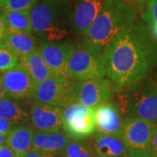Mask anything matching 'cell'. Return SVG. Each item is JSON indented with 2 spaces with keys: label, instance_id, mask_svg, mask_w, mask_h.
Returning <instances> with one entry per match:
<instances>
[{
  "label": "cell",
  "instance_id": "cell-1",
  "mask_svg": "<svg viewBox=\"0 0 157 157\" xmlns=\"http://www.w3.org/2000/svg\"><path fill=\"white\" fill-rule=\"evenodd\" d=\"M157 56V44L146 24L135 22L124 30L104 52L106 78L120 92L146 78Z\"/></svg>",
  "mask_w": 157,
  "mask_h": 157
},
{
  "label": "cell",
  "instance_id": "cell-2",
  "mask_svg": "<svg viewBox=\"0 0 157 157\" xmlns=\"http://www.w3.org/2000/svg\"><path fill=\"white\" fill-rule=\"evenodd\" d=\"M137 8L124 0H106L100 14L83 35L82 44L104 55L113 39L136 22Z\"/></svg>",
  "mask_w": 157,
  "mask_h": 157
},
{
  "label": "cell",
  "instance_id": "cell-3",
  "mask_svg": "<svg viewBox=\"0 0 157 157\" xmlns=\"http://www.w3.org/2000/svg\"><path fill=\"white\" fill-rule=\"evenodd\" d=\"M71 10L67 0H42L31 12L33 33L44 41L63 39L71 28Z\"/></svg>",
  "mask_w": 157,
  "mask_h": 157
},
{
  "label": "cell",
  "instance_id": "cell-4",
  "mask_svg": "<svg viewBox=\"0 0 157 157\" xmlns=\"http://www.w3.org/2000/svg\"><path fill=\"white\" fill-rule=\"evenodd\" d=\"M116 105L125 118L135 117L157 124V85L141 80L118 92Z\"/></svg>",
  "mask_w": 157,
  "mask_h": 157
},
{
  "label": "cell",
  "instance_id": "cell-5",
  "mask_svg": "<svg viewBox=\"0 0 157 157\" xmlns=\"http://www.w3.org/2000/svg\"><path fill=\"white\" fill-rule=\"evenodd\" d=\"M68 74L72 79L79 82L106 78L104 55L81 44L74 49L71 57Z\"/></svg>",
  "mask_w": 157,
  "mask_h": 157
},
{
  "label": "cell",
  "instance_id": "cell-6",
  "mask_svg": "<svg viewBox=\"0 0 157 157\" xmlns=\"http://www.w3.org/2000/svg\"><path fill=\"white\" fill-rule=\"evenodd\" d=\"M78 82L71 78L51 77L39 83L34 92L38 103L64 107L77 102Z\"/></svg>",
  "mask_w": 157,
  "mask_h": 157
},
{
  "label": "cell",
  "instance_id": "cell-7",
  "mask_svg": "<svg viewBox=\"0 0 157 157\" xmlns=\"http://www.w3.org/2000/svg\"><path fill=\"white\" fill-rule=\"evenodd\" d=\"M62 128L72 139H85L96 131L95 108L79 102L61 107Z\"/></svg>",
  "mask_w": 157,
  "mask_h": 157
},
{
  "label": "cell",
  "instance_id": "cell-8",
  "mask_svg": "<svg viewBox=\"0 0 157 157\" xmlns=\"http://www.w3.org/2000/svg\"><path fill=\"white\" fill-rule=\"evenodd\" d=\"M156 125L140 118L124 119L121 137L128 147L130 157H145L153 154L151 141Z\"/></svg>",
  "mask_w": 157,
  "mask_h": 157
},
{
  "label": "cell",
  "instance_id": "cell-9",
  "mask_svg": "<svg viewBox=\"0 0 157 157\" xmlns=\"http://www.w3.org/2000/svg\"><path fill=\"white\" fill-rule=\"evenodd\" d=\"M0 79L7 95L14 100L34 96L36 84L28 70L20 63L5 73H0Z\"/></svg>",
  "mask_w": 157,
  "mask_h": 157
},
{
  "label": "cell",
  "instance_id": "cell-10",
  "mask_svg": "<svg viewBox=\"0 0 157 157\" xmlns=\"http://www.w3.org/2000/svg\"><path fill=\"white\" fill-rule=\"evenodd\" d=\"M39 50L46 64L52 71L54 77L70 78L68 65L74 52V47L71 43L43 41L39 45Z\"/></svg>",
  "mask_w": 157,
  "mask_h": 157
},
{
  "label": "cell",
  "instance_id": "cell-11",
  "mask_svg": "<svg viewBox=\"0 0 157 157\" xmlns=\"http://www.w3.org/2000/svg\"><path fill=\"white\" fill-rule=\"evenodd\" d=\"M113 94L107 78L78 82L77 101L86 107L96 108L111 101Z\"/></svg>",
  "mask_w": 157,
  "mask_h": 157
},
{
  "label": "cell",
  "instance_id": "cell-12",
  "mask_svg": "<svg viewBox=\"0 0 157 157\" xmlns=\"http://www.w3.org/2000/svg\"><path fill=\"white\" fill-rule=\"evenodd\" d=\"M106 0H74L71 10V29L84 35L100 14Z\"/></svg>",
  "mask_w": 157,
  "mask_h": 157
},
{
  "label": "cell",
  "instance_id": "cell-13",
  "mask_svg": "<svg viewBox=\"0 0 157 157\" xmlns=\"http://www.w3.org/2000/svg\"><path fill=\"white\" fill-rule=\"evenodd\" d=\"M33 127L39 132H57L62 128L61 107L36 102L30 110Z\"/></svg>",
  "mask_w": 157,
  "mask_h": 157
},
{
  "label": "cell",
  "instance_id": "cell-14",
  "mask_svg": "<svg viewBox=\"0 0 157 157\" xmlns=\"http://www.w3.org/2000/svg\"><path fill=\"white\" fill-rule=\"evenodd\" d=\"M96 132L105 135H121L124 120L114 101H108L95 108Z\"/></svg>",
  "mask_w": 157,
  "mask_h": 157
},
{
  "label": "cell",
  "instance_id": "cell-15",
  "mask_svg": "<svg viewBox=\"0 0 157 157\" xmlns=\"http://www.w3.org/2000/svg\"><path fill=\"white\" fill-rule=\"evenodd\" d=\"M89 145L94 157H130L121 135L96 133Z\"/></svg>",
  "mask_w": 157,
  "mask_h": 157
},
{
  "label": "cell",
  "instance_id": "cell-16",
  "mask_svg": "<svg viewBox=\"0 0 157 157\" xmlns=\"http://www.w3.org/2000/svg\"><path fill=\"white\" fill-rule=\"evenodd\" d=\"M71 137L65 131L36 132L34 134L33 149L59 155L64 154Z\"/></svg>",
  "mask_w": 157,
  "mask_h": 157
},
{
  "label": "cell",
  "instance_id": "cell-17",
  "mask_svg": "<svg viewBox=\"0 0 157 157\" xmlns=\"http://www.w3.org/2000/svg\"><path fill=\"white\" fill-rule=\"evenodd\" d=\"M19 63L28 70L36 86L44 80L53 76V73L45 61L39 48L31 53L19 57Z\"/></svg>",
  "mask_w": 157,
  "mask_h": 157
},
{
  "label": "cell",
  "instance_id": "cell-18",
  "mask_svg": "<svg viewBox=\"0 0 157 157\" xmlns=\"http://www.w3.org/2000/svg\"><path fill=\"white\" fill-rule=\"evenodd\" d=\"M34 134L33 129L28 126H17L7 135L6 145L18 157H25L33 149Z\"/></svg>",
  "mask_w": 157,
  "mask_h": 157
},
{
  "label": "cell",
  "instance_id": "cell-19",
  "mask_svg": "<svg viewBox=\"0 0 157 157\" xmlns=\"http://www.w3.org/2000/svg\"><path fill=\"white\" fill-rule=\"evenodd\" d=\"M4 45L9 47L18 57H23L38 49V41L33 33H8Z\"/></svg>",
  "mask_w": 157,
  "mask_h": 157
},
{
  "label": "cell",
  "instance_id": "cell-20",
  "mask_svg": "<svg viewBox=\"0 0 157 157\" xmlns=\"http://www.w3.org/2000/svg\"><path fill=\"white\" fill-rule=\"evenodd\" d=\"M31 11H11L3 12L8 33H33Z\"/></svg>",
  "mask_w": 157,
  "mask_h": 157
},
{
  "label": "cell",
  "instance_id": "cell-21",
  "mask_svg": "<svg viewBox=\"0 0 157 157\" xmlns=\"http://www.w3.org/2000/svg\"><path fill=\"white\" fill-rule=\"evenodd\" d=\"M0 117L8 120L17 126L28 123L30 114L14 101L6 98L0 101Z\"/></svg>",
  "mask_w": 157,
  "mask_h": 157
},
{
  "label": "cell",
  "instance_id": "cell-22",
  "mask_svg": "<svg viewBox=\"0 0 157 157\" xmlns=\"http://www.w3.org/2000/svg\"><path fill=\"white\" fill-rule=\"evenodd\" d=\"M64 157H94L89 143L82 139H71Z\"/></svg>",
  "mask_w": 157,
  "mask_h": 157
},
{
  "label": "cell",
  "instance_id": "cell-23",
  "mask_svg": "<svg viewBox=\"0 0 157 157\" xmlns=\"http://www.w3.org/2000/svg\"><path fill=\"white\" fill-rule=\"evenodd\" d=\"M142 19L157 44V0H150L146 11L142 14Z\"/></svg>",
  "mask_w": 157,
  "mask_h": 157
},
{
  "label": "cell",
  "instance_id": "cell-24",
  "mask_svg": "<svg viewBox=\"0 0 157 157\" xmlns=\"http://www.w3.org/2000/svg\"><path fill=\"white\" fill-rule=\"evenodd\" d=\"M19 57L6 45H0V73L10 70L17 65Z\"/></svg>",
  "mask_w": 157,
  "mask_h": 157
},
{
  "label": "cell",
  "instance_id": "cell-25",
  "mask_svg": "<svg viewBox=\"0 0 157 157\" xmlns=\"http://www.w3.org/2000/svg\"><path fill=\"white\" fill-rule=\"evenodd\" d=\"M39 0H1L3 12L11 11H33Z\"/></svg>",
  "mask_w": 157,
  "mask_h": 157
},
{
  "label": "cell",
  "instance_id": "cell-26",
  "mask_svg": "<svg viewBox=\"0 0 157 157\" xmlns=\"http://www.w3.org/2000/svg\"><path fill=\"white\" fill-rule=\"evenodd\" d=\"M15 127H17V125H15L13 122L0 117V133L8 135Z\"/></svg>",
  "mask_w": 157,
  "mask_h": 157
},
{
  "label": "cell",
  "instance_id": "cell-27",
  "mask_svg": "<svg viewBox=\"0 0 157 157\" xmlns=\"http://www.w3.org/2000/svg\"><path fill=\"white\" fill-rule=\"evenodd\" d=\"M7 35H8V29H7L6 18L4 17V14L0 12V45L4 44Z\"/></svg>",
  "mask_w": 157,
  "mask_h": 157
},
{
  "label": "cell",
  "instance_id": "cell-28",
  "mask_svg": "<svg viewBox=\"0 0 157 157\" xmlns=\"http://www.w3.org/2000/svg\"><path fill=\"white\" fill-rule=\"evenodd\" d=\"M25 157H59V155L39 151V150H36V149H32L29 153L26 154V155Z\"/></svg>",
  "mask_w": 157,
  "mask_h": 157
},
{
  "label": "cell",
  "instance_id": "cell-29",
  "mask_svg": "<svg viewBox=\"0 0 157 157\" xmlns=\"http://www.w3.org/2000/svg\"><path fill=\"white\" fill-rule=\"evenodd\" d=\"M0 157H18L8 145L0 146Z\"/></svg>",
  "mask_w": 157,
  "mask_h": 157
},
{
  "label": "cell",
  "instance_id": "cell-30",
  "mask_svg": "<svg viewBox=\"0 0 157 157\" xmlns=\"http://www.w3.org/2000/svg\"><path fill=\"white\" fill-rule=\"evenodd\" d=\"M151 150L153 154L157 155V127H155L151 141Z\"/></svg>",
  "mask_w": 157,
  "mask_h": 157
},
{
  "label": "cell",
  "instance_id": "cell-31",
  "mask_svg": "<svg viewBox=\"0 0 157 157\" xmlns=\"http://www.w3.org/2000/svg\"><path fill=\"white\" fill-rule=\"evenodd\" d=\"M125 2L128 3L130 5L133 6H141V5H145L147 3H149L150 0H124Z\"/></svg>",
  "mask_w": 157,
  "mask_h": 157
},
{
  "label": "cell",
  "instance_id": "cell-32",
  "mask_svg": "<svg viewBox=\"0 0 157 157\" xmlns=\"http://www.w3.org/2000/svg\"><path fill=\"white\" fill-rule=\"evenodd\" d=\"M6 97H7V94H6V90H5V87L3 86V83H2L1 79H0V101H2V100H4V99H6Z\"/></svg>",
  "mask_w": 157,
  "mask_h": 157
},
{
  "label": "cell",
  "instance_id": "cell-33",
  "mask_svg": "<svg viewBox=\"0 0 157 157\" xmlns=\"http://www.w3.org/2000/svg\"><path fill=\"white\" fill-rule=\"evenodd\" d=\"M6 140H7V135H4L2 133H0V146L6 145Z\"/></svg>",
  "mask_w": 157,
  "mask_h": 157
},
{
  "label": "cell",
  "instance_id": "cell-34",
  "mask_svg": "<svg viewBox=\"0 0 157 157\" xmlns=\"http://www.w3.org/2000/svg\"><path fill=\"white\" fill-rule=\"evenodd\" d=\"M145 157H157L156 155H155V154H151V155H147Z\"/></svg>",
  "mask_w": 157,
  "mask_h": 157
},
{
  "label": "cell",
  "instance_id": "cell-35",
  "mask_svg": "<svg viewBox=\"0 0 157 157\" xmlns=\"http://www.w3.org/2000/svg\"><path fill=\"white\" fill-rule=\"evenodd\" d=\"M2 10V3H1V0H0V11Z\"/></svg>",
  "mask_w": 157,
  "mask_h": 157
}]
</instances>
